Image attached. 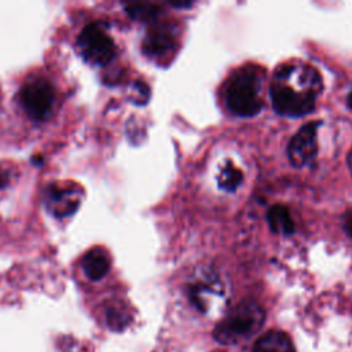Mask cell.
I'll return each mask as SVG.
<instances>
[{"label":"cell","mask_w":352,"mask_h":352,"mask_svg":"<svg viewBox=\"0 0 352 352\" xmlns=\"http://www.w3.org/2000/svg\"><path fill=\"white\" fill-rule=\"evenodd\" d=\"M297 85L322 88V80L318 72L307 65L279 67L271 85V100L278 114L301 117L314 110L318 92L308 88H296Z\"/></svg>","instance_id":"obj_1"},{"label":"cell","mask_w":352,"mask_h":352,"mask_svg":"<svg viewBox=\"0 0 352 352\" xmlns=\"http://www.w3.org/2000/svg\"><path fill=\"white\" fill-rule=\"evenodd\" d=\"M261 72L257 66H243L238 69L227 82V107L239 117H253L263 109Z\"/></svg>","instance_id":"obj_2"},{"label":"cell","mask_w":352,"mask_h":352,"mask_svg":"<svg viewBox=\"0 0 352 352\" xmlns=\"http://www.w3.org/2000/svg\"><path fill=\"white\" fill-rule=\"evenodd\" d=\"M265 319V312L254 300H243L234 307L213 330L216 341L232 345L256 334Z\"/></svg>","instance_id":"obj_3"},{"label":"cell","mask_w":352,"mask_h":352,"mask_svg":"<svg viewBox=\"0 0 352 352\" xmlns=\"http://www.w3.org/2000/svg\"><path fill=\"white\" fill-rule=\"evenodd\" d=\"M77 50L81 56L91 65L104 66L110 63L116 55L113 38L100 23H88L77 38Z\"/></svg>","instance_id":"obj_4"},{"label":"cell","mask_w":352,"mask_h":352,"mask_svg":"<svg viewBox=\"0 0 352 352\" xmlns=\"http://www.w3.org/2000/svg\"><path fill=\"white\" fill-rule=\"evenodd\" d=\"M19 102L29 118L43 121L54 109L55 92L47 80L33 78L21 88Z\"/></svg>","instance_id":"obj_5"},{"label":"cell","mask_w":352,"mask_h":352,"mask_svg":"<svg viewBox=\"0 0 352 352\" xmlns=\"http://www.w3.org/2000/svg\"><path fill=\"white\" fill-rule=\"evenodd\" d=\"M179 26L173 22L154 25L143 40V52L153 59H162L172 55L177 45Z\"/></svg>","instance_id":"obj_6"},{"label":"cell","mask_w":352,"mask_h":352,"mask_svg":"<svg viewBox=\"0 0 352 352\" xmlns=\"http://www.w3.org/2000/svg\"><path fill=\"white\" fill-rule=\"evenodd\" d=\"M319 125V121L308 122L292 138L287 147V155L292 165L296 168H302L314 162L318 153L316 135Z\"/></svg>","instance_id":"obj_7"},{"label":"cell","mask_w":352,"mask_h":352,"mask_svg":"<svg viewBox=\"0 0 352 352\" xmlns=\"http://www.w3.org/2000/svg\"><path fill=\"white\" fill-rule=\"evenodd\" d=\"M81 201V191L78 187L50 186L44 194L45 208L56 217H65L76 212Z\"/></svg>","instance_id":"obj_8"},{"label":"cell","mask_w":352,"mask_h":352,"mask_svg":"<svg viewBox=\"0 0 352 352\" xmlns=\"http://www.w3.org/2000/svg\"><path fill=\"white\" fill-rule=\"evenodd\" d=\"M81 265H82L84 274L89 279L99 280L107 274V271L110 268V261H109V257L104 250H102L99 248H94V249H89L84 254V257L81 260Z\"/></svg>","instance_id":"obj_9"},{"label":"cell","mask_w":352,"mask_h":352,"mask_svg":"<svg viewBox=\"0 0 352 352\" xmlns=\"http://www.w3.org/2000/svg\"><path fill=\"white\" fill-rule=\"evenodd\" d=\"M252 352H294V346L286 333L272 330L256 341Z\"/></svg>","instance_id":"obj_10"},{"label":"cell","mask_w":352,"mask_h":352,"mask_svg":"<svg viewBox=\"0 0 352 352\" xmlns=\"http://www.w3.org/2000/svg\"><path fill=\"white\" fill-rule=\"evenodd\" d=\"M267 220L274 232L282 235H292L294 232V223L289 209L283 205H272L267 212Z\"/></svg>","instance_id":"obj_11"},{"label":"cell","mask_w":352,"mask_h":352,"mask_svg":"<svg viewBox=\"0 0 352 352\" xmlns=\"http://www.w3.org/2000/svg\"><path fill=\"white\" fill-rule=\"evenodd\" d=\"M125 11L135 21L151 22L157 19L161 8L155 3H128L125 4Z\"/></svg>","instance_id":"obj_12"},{"label":"cell","mask_w":352,"mask_h":352,"mask_svg":"<svg viewBox=\"0 0 352 352\" xmlns=\"http://www.w3.org/2000/svg\"><path fill=\"white\" fill-rule=\"evenodd\" d=\"M243 180V175L241 172L239 168H236L234 164L228 162L220 172L219 175V186L220 188L226 190V191H234L239 187V184Z\"/></svg>","instance_id":"obj_13"},{"label":"cell","mask_w":352,"mask_h":352,"mask_svg":"<svg viewBox=\"0 0 352 352\" xmlns=\"http://www.w3.org/2000/svg\"><path fill=\"white\" fill-rule=\"evenodd\" d=\"M10 183V172L0 165V188H4Z\"/></svg>","instance_id":"obj_14"},{"label":"cell","mask_w":352,"mask_h":352,"mask_svg":"<svg viewBox=\"0 0 352 352\" xmlns=\"http://www.w3.org/2000/svg\"><path fill=\"white\" fill-rule=\"evenodd\" d=\"M345 230L352 236V212L345 216Z\"/></svg>","instance_id":"obj_15"},{"label":"cell","mask_w":352,"mask_h":352,"mask_svg":"<svg viewBox=\"0 0 352 352\" xmlns=\"http://www.w3.org/2000/svg\"><path fill=\"white\" fill-rule=\"evenodd\" d=\"M170 6L182 8V7H190V6H191V3H184V1H180V3H170Z\"/></svg>","instance_id":"obj_16"},{"label":"cell","mask_w":352,"mask_h":352,"mask_svg":"<svg viewBox=\"0 0 352 352\" xmlns=\"http://www.w3.org/2000/svg\"><path fill=\"white\" fill-rule=\"evenodd\" d=\"M346 164H348V168H349V170L352 172V148H351V151H349V154H348V158H346Z\"/></svg>","instance_id":"obj_17"},{"label":"cell","mask_w":352,"mask_h":352,"mask_svg":"<svg viewBox=\"0 0 352 352\" xmlns=\"http://www.w3.org/2000/svg\"><path fill=\"white\" fill-rule=\"evenodd\" d=\"M348 106L352 109V92H351L349 96H348Z\"/></svg>","instance_id":"obj_18"}]
</instances>
